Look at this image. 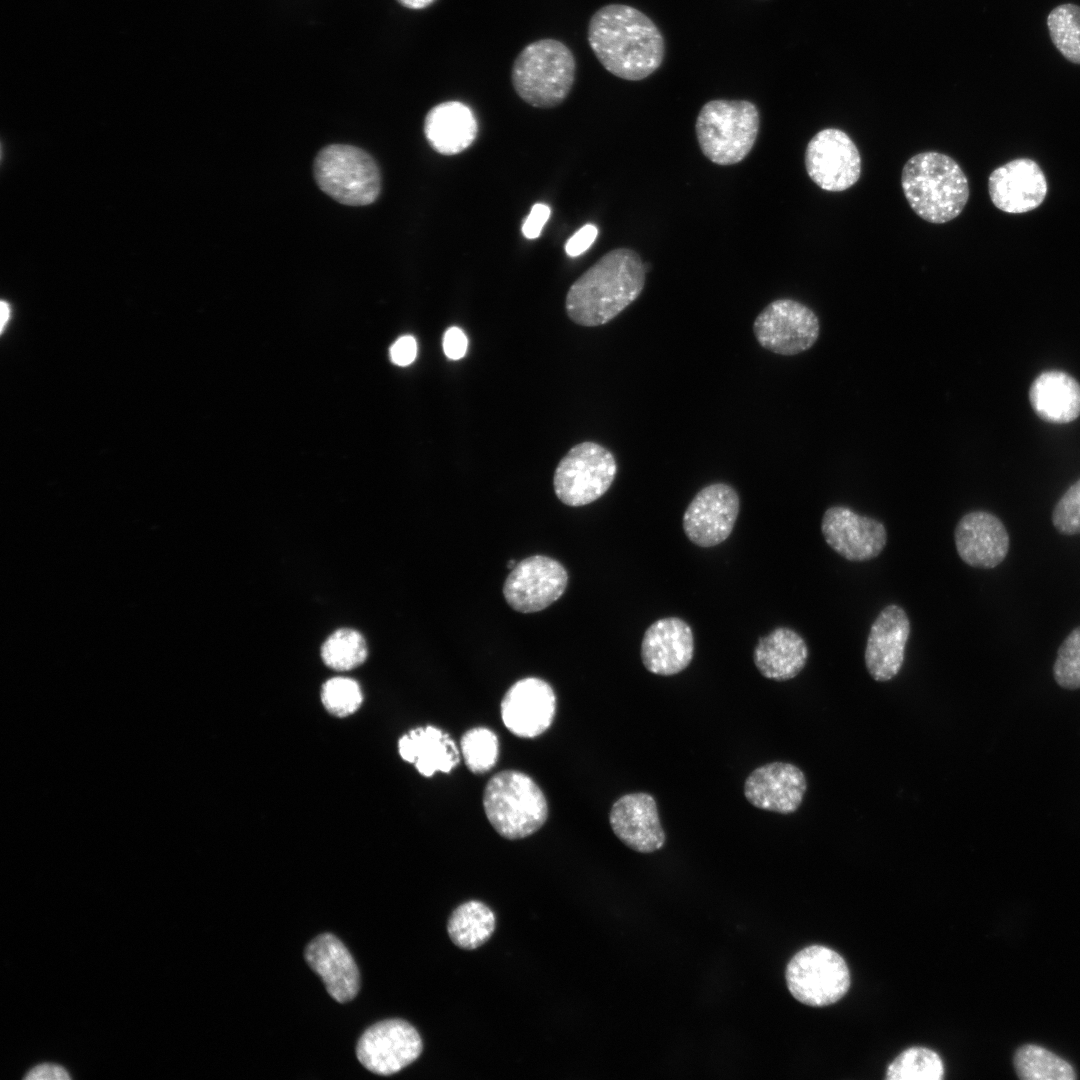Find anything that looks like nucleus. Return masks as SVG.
Returning a JSON list of instances; mask_svg holds the SVG:
<instances>
[{
    "instance_id": "1",
    "label": "nucleus",
    "mask_w": 1080,
    "mask_h": 1080,
    "mask_svg": "<svg viewBox=\"0 0 1080 1080\" xmlns=\"http://www.w3.org/2000/svg\"><path fill=\"white\" fill-rule=\"evenodd\" d=\"M588 43L600 64L629 81L650 76L662 64L663 36L640 10L624 4L599 8L588 24Z\"/></svg>"
},
{
    "instance_id": "2",
    "label": "nucleus",
    "mask_w": 1080,
    "mask_h": 1080,
    "mask_svg": "<svg viewBox=\"0 0 1080 1080\" xmlns=\"http://www.w3.org/2000/svg\"><path fill=\"white\" fill-rule=\"evenodd\" d=\"M646 271L634 250L609 251L570 286L565 300L568 317L585 327L608 323L640 295Z\"/></svg>"
},
{
    "instance_id": "3",
    "label": "nucleus",
    "mask_w": 1080,
    "mask_h": 1080,
    "mask_svg": "<svg viewBox=\"0 0 1080 1080\" xmlns=\"http://www.w3.org/2000/svg\"><path fill=\"white\" fill-rule=\"evenodd\" d=\"M901 185L912 210L935 224L956 218L969 198L968 179L960 165L936 151L912 156L902 169Z\"/></svg>"
},
{
    "instance_id": "4",
    "label": "nucleus",
    "mask_w": 1080,
    "mask_h": 1080,
    "mask_svg": "<svg viewBox=\"0 0 1080 1080\" xmlns=\"http://www.w3.org/2000/svg\"><path fill=\"white\" fill-rule=\"evenodd\" d=\"M576 74L570 48L556 39H540L517 55L511 70L516 94L536 108H554L569 95Z\"/></svg>"
},
{
    "instance_id": "5",
    "label": "nucleus",
    "mask_w": 1080,
    "mask_h": 1080,
    "mask_svg": "<svg viewBox=\"0 0 1080 1080\" xmlns=\"http://www.w3.org/2000/svg\"><path fill=\"white\" fill-rule=\"evenodd\" d=\"M483 808L496 832L507 839L525 838L547 820L548 804L536 782L517 770L500 771L483 792Z\"/></svg>"
},
{
    "instance_id": "6",
    "label": "nucleus",
    "mask_w": 1080,
    "mask_h": 1080,
    "mask_svg": "<svg viewBox=\"0 0 1080 1080\" xmlns=\"http://www.w3.org/2000/svg\"><path fill=\"white\" fill-rule=\"evenodd\" d=\"M759 125V111L754 103L716 99L702 106L695 130L700 149L710 161L733 165L753 148Z\"/></svg>"
},
{
    "instance_id": "7",
    "label": "nucleus",
    "mask_w": 1080,
    "mask_h": 1080,
    "mask_svg": "<svg viewBox=\"0 0 1080 1080\" xmlns=\"http://www.w3.org/2000/svg\"><path fill=\"white\" fill-rule=\"evenodd\" d=\"M314 176L323 192L345 205L371 204L381 191L377 164L355 146L333 144L323 148L314 161Z\"/></svg>"
},
{
    "instance_id": "8",
    "label": "nucleus",
    "mask_w": 1080,
    "mask_h": 1080,
    "mask_svg": "<svg viewBox=\"0 0 1080 1080\" xmlns=\"http://www.w3.org/2000/svg\"><path fill=\"white\" fill-rule=\"evenodd\" d=\"M785 979L799 1002L822 1007L840 1000L850 987V972L843 957L823 945H810L788 962Z\"/></svg>"
},
{
    "instance_id": "9",
    "label": "nucleus",
    "mask_w": 1080,
    "mask_h": 1080,
    "mask_svg": "<svg viewBox=\"0 0 1080 1080\" xmlns=\"http://www.w3.org/2000/svg\"><path fill=\"white\" fill-rule=\"evenodd\" d=\"M616 473L613 454L598 443L585 441L573 446L558 463L553 476L554 491L564 504L584 506L608 491Z\"/></svg>"
},
{
    "instance_id": "10",
    "label": "nucleus",
    "mask_w": 1080,
    "mask_h": 1080,
    "mask_svg": "<svg viewBox=\"0 0 1080 1080\" xmlns=\"http://www.w3.org/2000/svg\"><path fill=\"white\" fill-rule=\"evenodd\" d=\"M817 315L793 299H777L756 317L753 332L758 343L773 353L791 356L811 348L819 336Z\"/></svg>"
},
{
    "instance_id": "11",
    "label": "nucleus",
    "mask_w": 1080,
    "mask_h": 1080,
    "mask_svg": "<svg viewBox=\"0 0 1080 1080\" xmlns=\"http://www.w3.org/2000/svg\"><path fill=\"white\" fill-rule=\"evenodd\" d=\"M810 179L821 189L840 192L852 187L861 175V156L844 131L826 128L817 132L805 151Z\"/></svg>"
},
{
    "instance_id": "12",
    "label": "nucleus",
    "mask_w": 1080,
    "mask_h": 1080,
    "mask_svg": "<svg viewBox=\"0 0 1080 1080\" xmlns=\"http://www.w3.org/2000/svg\"><path fill=\"white\" fill-rule=\"evenodd\" d=\"M568 574L557 560L533 555L517 563L507 576L503 595L509 606L520 613L541 611L564 593Z\"/></svg>"
},
{
    "instance_id": "13",
    "label": "nucleus",
    "mask_w": 1080,
    "mask_h": 1080,
    "mask_svg": "<svg viewBox=\"0 0 1080 1080\" xmlns=\"http://www.w3.org/2000/svg\"><path fill=\"white\" fill-rule=\"evenodd\" d=\"M422 1049V1039L410 1023L389 1019L372 1025L362 1034L356 1055L369 1071L388 1076L413 1063Z\"/></svg>"
},
{
    "instance_id": "14",
    "label": "nucleus",
    "mask_w": 1080,
    "mask_h": 1080,
    "mask_svg": "<svg viewBox=\"0 0 1080 1080\" xmlns=\"http://www.w3.org/2000/svg\"><path fill=\"white\" fill-rule=\"evenodd\" d=\"M740 508L736 490L726 483L702 488L687 506L682 520L687 538L699 547L724 542L732 533Z\"/></svg>"
},
{
    "instance_id": "15",
    "label": "nucleus",
    "mask_w": 1080,
    "mask_h": 1080,
    "mask_svg": "<svg viewBox=\"0 0 1080 1080\" xmlns=\"http://www.w3.org/2000/svg\"><path fill=\"white\" fill-rule=\"evenodd\" d=\"M821 531L830 548L852 562L876 558L887 544L881 521L845 506H831L824 512Z\"/></svg>"
},
{
    "instance_id": "16",
    "label": "nucleus",
    "mask_w": 1080,
    "mask_h": 1080,
    "mask_svg": "<svg viewBox=\"0 0 1080 1080\" xmlns=\"http://www.w3.org/2000/svg\"><path fill=\"white\" fill-rule=\"evenodd\" d=\"M500 711L503 724L511 733L522 738L537 737L553 722L556 695L546 681L523 678L507 690Z\"/></svg>"
},
{
    "instance_id": "17",
    "label": "nucleus",
    "mask_w": 1080,
    "mask_h": 1080,
    "mask_svg": "<svg viewBox=\"0 0 1080 1080\" xmlns=\"http://www.w3.org/2000/svg\"><path fill=\"white\" fill-rule=\"evenodd\" d=\"M910 632V620L901 606L890 604L878 614L864 653L865 666L875 681H890L900 672Z\"/></svg>"
},
{
    "instance_id": "18",
    "label": "nucleus",
    "mask_w": 1080,
    "mask_h": 1080,
    "mask_svg": "<svg viewBox=\"0 0 1080 1080\" xmlns=\"http://www.w3.org/2000/svg\"><path fill=\"white\" fill-rule=\"evenodd\" d=\"M988 190L999 210L1022 214L1039 207L1048 191L1046 177L1032 159H1013L996 168L989 176Z\"/></svg>"
},
{
    "instance_id": "19",
    "label": "nucleus",
    "mask_w": 1080,
    "mask_h": 1080,
    "mask_svg": "<svg viewBox=\"0 0 1080 1080\" xmlns=\"http://www.w3.org/2000/svg\"><path fill=\"white\" fill-rule=\"evenodd\" d=\"M806 790L803 771L794 764L780 761L757 767L744 782V796L750 804L779 814L797 811Z\"/></svg>"
},
{
    "instance_id": "20",
    "label": "nucleus",
    "mask_w": 1080,
    "mask_h": 1080,
    "mask_svg": "<svg viewBox=\"0 0 1080 1080\" xmlns=\"http://www.w3.org/2000/svg\"><path fill=\"white\" fill-rule=\"evenodd\" d=\"M609 823L615 836L636 852L652 853L665 844L657 804L649 793L634 792L619 797L612 804Z\"/></svg>"
},
{
    "instance_id": "21",
    "label": "nucleus",
    "mask_w": 1080,
    "mask_h": 1080,
    "mask_svg": "<svg viewBox=\"0 0 1080 1080\" xmlns=\"http://www.w3.org/2000/svg\"><path fill=\"white\" fill-rule=\"evenodd\" d=\"M961 560L974 568L992 569L1006 558L1010 539L1003 522L993 513L976 510L963 515L954 530Z\"/></svg>"
},
{
    "instance_id": "22",
    "label": "nucleus",
    "mask_w": 1080,
    "mask_h": 1080,
    "mask_svg": "<svg viewBox=\"0 0 1080 1080\" xmlns=\"http://www.w3.org/2000/svg\"><path fill=\"white\" fill-rule=\"evenodd\" d=\"M640 653L642 663L650 673L660 676L678 674L693 659V631L679 617L658 619L646 629Z\"/></svg>"
},
{
    "instance_id": "23",
    "label": "nucleus",
    "mask_w": 1080,
    "mask_h": 1080,
    "mask_svg": "<svg viewBox=\"0 0 1080 1080\" xmlns=\"http://www.w3.org/2000/svg\"><path fill=\"white\" fill-rule=\"evenodd\" d=\"M305 959L334 1000L345 1003L357 995L360 988L358 967L336 936L329 933L317 936L307 945Z\"/></svg>"
},
{
    "instance_id": "24",
    "label": "nucleus",
    "mask_w": 1080,
    "mask_h": 1080,
    "mask_svg": "<svg viewBox=\"0 0 1080 1080\" xmlns=\"http://www.w3.org/2000/svg\"><path fill=\"white\" fill-rule=\"evenodd\" d=\"M424 134L433 150L452 156L473 144L478 134V123L468 105L459 101H445L433 106L426 114Z\"/></svg>"
},
{
    "instance_id": "25",
    "label": "nucleus",
    "mask_w": 1080,
    "mask_h": 1080,
    "mask_svg": "<svg viewBox=\"0 0 1080 1080\" xmlns=\"http://www.w3.org/2000/svg\"><path fill=\"white\" fill-rule=\"evenodd\" d=\"M808 655L803 637L795 630L781 626L759 638L753 650V661L765 678L786 681L804 669Z\"/></svg>"
},
{
    "instance_id": "26",
    "label": "nucleus",
    "mask_w": 1080,
    "mask_h": 1080,
    "mask_svg": "<svg viewBox=\"0 0 1080 1080\" xmlns=\"http://www.w3.org/2000/svg\"><path fill=\"white\" fill-rule=\"evenodd\" d=\"M401 758L415 765L418 772L431 777L437 771L449 773L460 762L459 750L450 736L428 725L403 735L398 742Z\"/></svg>"
},
{
    "instance_id": "27",
    "label": "nucleus",
    "mask_w": 1080,
    "mask_h": 1080,
    "mask_svg": "<svg viewBox=\"0 0 1080 1080\" xmlns=\"http://www.w3.org/2000/svg\"><path fill=\"white\" fill-rule=\"evenodd\" d=\"M1029 397L1033 410L1044 421L1063 424L1080 414V385L1065 372L1041 373L1033 381Z\"/></svg>"
},
{
    "instance_id": "28",
    "label": "nucleus",
    "mask_w": 1080,
    "mask_h": 1080,
    "mask_svg": "<svg viewBox=\"0 0 1080 1080\" xmlns=\"http://www.w3.org/2000/svg\"><path fill=\"white\" fill-rule=\"evenodd\" d=\"M495 924L493 911L486 904L471 900L462 903L452 912L447 932L456 946L473 950L488 941L495 930Z\"/></svg>"
},
{
    "instance_id": "29",
    "label": "nucleus",
    "mask_w": 1080,
    "mask_h": 1080,
    "mask_svg": "<svg viewBox=\"0 0 1080 1080\" xmlns=\"http://www.w3.org/2000/svg\"><path fill=\"white\" fill-rule=\"evenodd\" d=\"M1016 1074L1023 1080H1074V1067L1050 1050L1036 1045L1020 1046L1014 1054Z\"/></svg>"
},
{
    "instance_id": "30",
    "label": "nucleus",
    "mask_w": 1080,
    "mask_h": 1080,
    "mask_svg": "<svg viewBox=\"0 0 1080 1080\" xmlns=\"http://www.w3.org/2000/svg\"><path fill=\"white\" fill-rule=\"evenodd\" d=\"M1050 39L1059 53L1069 62L1080 65V6L1063 3L1047 16Z\"/></svg>"
},
{
    "instance_id": "31",
    "label": "nucleus",
    "mask_w": 1080,
    "mask_h": 1080,
    "mask_svg": "<svg viewBox=\"0 0 1080 1080\" xmlns=\"http://www.w3.org/2000/svg\"><path fill=\"white\" fill-rule=\"evenodd\" d=\"M944 1064L940 1056L926 1047H910L887 1067V1080H941Z\"/></svg>"
},
{
    "instance_id": "32",
    "label": "nucleus",
    "mask_w": 1080,
    "mask_h": 1080,
    "mask_svg": "<svg viewBox=\"0 0 1080 1080\" xmlns=\"http://www.w3.org/2000/svg\"><path fill=\"white\" fill-rule=\"evenodd\" d=\"M321 655L328 667L338 671L351 670L365 661L367 645L359 632L343 628L327 638Z\"/></svg>"
},
{
    "instance_id": "33",
    "label": "nucleus",
    "mask_w": 1080,
    "mask_h": 1080,
    "mask_svg": "<svg viewBox=\"0 0 1080 1080\" xmlns=\"http://www.w3.org/2000/svg\"><path fill=\"white\" fill-rule=\"evenodd\" d=\"M460 747L464 762L472 773H486L497 762L499 742L496 734L489 728L469 729L461 737Z\"/></svg>"
},
{
    "instance_id": "34",
    "label": "nucleus",
    "mask_w": 1080,
    "mask_h": 1080,
    "mask_svg": "<svg viewBox=\"0 0 1080 1080\" xmlns=\"http://www.w3.org/2000/svg\"><path fill=\"white\" fill-rule=\"evenodd\" d=\"M321 699L328 712L337 717H346L360 707L363 695L359 684L353 679L334 677L323 685Z\"/></svg>"
},
{
    "instance_id": "35",
    "label": "nucleus",
    "mask_w": 1080,
    "mask_h": 1080,
    "mask_svg": "<svg viewBox=\"0 0 1080 1080\" xmlns=\"http://www.w3.org/2000/svg\"><path fill=\"white\" fill-rule=\"evenodd\" d=\"M1053 676L1064 689L1080 688V626L1073 629L1059 646Z\"/></svg>"
},
{
    "instance_id": "36",
    "label": "nucleus",
    "mask_w": 1080,
    "mask_h": 1080,
    "mask_svg": "<svg viewBox=\"0 0 1080 1080\" xmlns=\"http://www.w3.org/2000/svg\"><path fill=\"white\" fill-rule=\"evenodd\" d=\"M1051 519L1059 533L1068 536L1080 534V479L1057 501Z\"/></svg>"
},
{
    "instance_id": "37",
    "label": "nucleus",
    "mask_w": 1080,
    "mask_h": 1080,
    "mask_svg": "<svg viewBox=\"0 0 1080 1080\" xmlns=\"http://www.w3.org/2000/svg\"><path fill=\"white\" fill-rule=\"evenodd\" d=\"M551 209L543 203L534 204L530 213L522 224V234L527 239H536L540 236L542 228L548 221Z\"/></svg>"
},
{
    "instance_id": "38",
    "label": "nucleus",
    "mask_w": 1080,
    "mask_h": 1080,
    "mask_svg": "<svg viewBox=\"0 0 1080 1080\" xmlns=\"http://www.w3.org/2000/svg\"><path fill=\"white\" fill-rule=\"evenodd\" d=\"M598 235V228L593 224H586L576 231L566 242L565 252L570 257H577L587 251L594 243Z\"/></svg>"
},
{
    "instance_id": "39",
    "label": "nucleus",
    "mask_w": 1080,
    "mask_h": 1080,
    "mask_svg": "<svg viewBox=\"0 0 1080 1080\" xmlns=\"http://www.w3.org/2000/svg\"><path fill=\"white\" fill-rule=\"evenodd\" d=\"M417 355V343L414 337L405 335L397 339L390 348L391 361L398 366L411 364Z\"/></svg>"
},
{
    "instance_id": "40",
    "label": "nucleus",
    "mask_w": 1080,
    "mask_h": 1080,
    "mask_svg": "<svg viewBox=\"0 0 1080 1080\" xmlns=\"http://www.w3.org/2000/svg\"><path fill=\"white\" fill-rule=\"evenodd\" d=\"M443 350L445 355L452 360L464 357L467 350V337L458 327L449 328L443 337Z\"/></svg>"
},
{
    "instance_id": "41",
    "label": "nucleus",
    "mask_w": 1080,
    "mask_h": 1080,
    "mask_svg": "<svg viewBox=\"0 0 1080 1080\" xmlns=\"http://www.w3.org/2000/svg\"><path fill=\"white\" fill-rule=\"evenodd\" d=\"M27 1080H42V1079H69L67 1071L56 1064H40L29 1070L24 1077Z\"/></svg>"
},
{
    "instance_id": "42",
    "label": "nucleus",
    "mask_w": 1080,
    "mask_h": 1080,
    "mask_svg": "<svg viewBox=\"0 0 1080 1080\" xmlns=\"http://www.w3.org/2000/svg\"><path fill=\"white\" fill-rule=\"evenodd\" d=\"M435 0H398L404 7L410 9H423L431 5Z\"/></svg>"
},
{
    "instance_id": "43",
    "label": "nucleus",
    "mask_w": 1080,
    "mask_h": 1080,
    "mask_svg": "<svg viewBox=\"0 0 1080 1080\" xmlns=\"http://www.w3.org/2000/svg\"><path fill=\"white\" fill-rule=\"evenodd\" d=\"M0 312H1V324H0V328H1V332H3V331H4V329H5V327H6V324H7V323H8V321H9V318H10V312H11V311H10V306H9V304H8L7 302H5V301H2V302H1V305H0Z\"/></svg>"
},
{
    "instance_id": "44",
    "label": "nucleus",
    "mask_w": 1080,
    "mask_h": 1080,
    "mask_svg": "<svg viewBox=\"0 0 1080 1080\" xmlns=\"http://www.w3.org/2000/svg\"><path fill=\"white\" fill-rule=\"evenodd\" d=\"M515 565H516V564H515V561H514V560H510V561H509V563H508V567H509V568H511V569H512V568H513V567H514Z\"/></svg>"
}]
</instances>
